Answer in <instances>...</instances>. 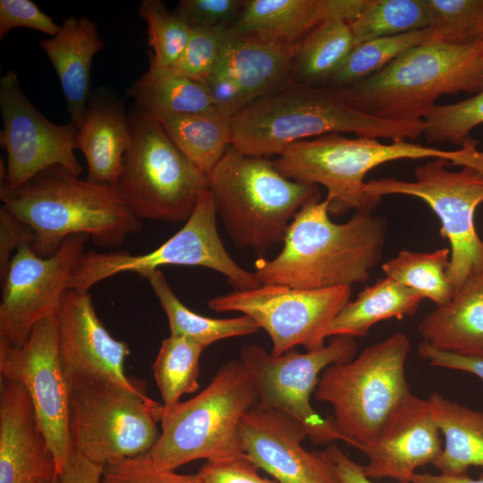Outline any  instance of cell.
Listing matches in <instances>:
<instances>
[{
	"label": "cell",
	"instance_id": "6da1fadb",
	"mask_svg": "<svg viewBox=\"0 0 483 483\" xmlns=\"http://www.w3.org/2000/svg\"><path fill=\"white\" fill-rule=\"evenodd\" d=\"M387 227L386 217L366 212L334 223L327 201L311 199L292 219L280 253L255 261L256 276L261 284L302 290L365 283L381 261Z\"/></svg>",
	"mask_w": 483,
	"mask_h": 483
},
{
	"label": "cell",
	"instance_id": "7a4b0ae2",
	"mask_svg": "<svg viewBox=\"0 0 483 483\" xmlns=\"http://www.w3.org/2000/svg\"><path fill=\"white\" fill-rule=\"evenodd\" d=\"M231 146L250 157L278 155L291 144L331 133L391 140H416L422 120H384L351 106L336 89L292 84L258 98L230 120Z\"/></svg>",
	"mask_w": 483,
	"mask_h": 483
},
{
	"label": "cell",
	"instance_id": "3957f363",
	"mask_svg": "<svg viewBox=\"0 0 483 483\" xmlns=\"http://www.w3.org/2000/svg\"><path fill=\"white\" fill-rule=\"evenodd\" d=\"M0 199L33 230L30 247L39 257L53 255L72 234L114 249L142 229L115 186L82 180L62 165L46 168L15 191L0 185Z\"/></svg>",
	"mask_w": 483,
	"mask_h": 483
},
{
	"label": "cell",
	"instance_id": "277c9868",
	"mask_svg": "<svg viewBox=\"0 0 483 483\" xmlns=\"http://www.w3.org/2000/svg\"><path fill=\"white\" fill-rule=\"evenodd\" d=\"M368 137L326 134L296 141L274 161L286 178L306 184H321L326 191L328 212L342 216L350 210L373 213L381 199L364 191L366 174L377 165L399 159L445 158L452 165L483 171V151L470 137L460 148L445 150L406 140L385 144Z\"/></svg>",
	"mask_w": 483,
	"mask_h": 483
},
{
	"label": "cell",
	"instance_id": "5b68a950",
	"mask_svg": "<svg viewBox=\"0 0 483 483\" xmlns=\"http://www.w3.org/2000/svg\"><path fill=\"white\" fill-rule=\"evenodd\" d=\"M335 89L368 114L395 122L422 120L444 94L483 90V38L420 45L372 76Z\"/></svg>",
	"mask_w": 483,
	"mask_h": 483
},
{
	"label": "cell",
	"instance_id": "8992f818",
	"mask_svg": "<svg viewBox=\"0 0 483 483\" xmlns=\"http://www.w3.org/2000/svg\"><path fill=\"white\" fill-rule=\"evenodd\" d=\"M216 214L237 249L263 255L284 242L289 225L318 185L284 177L274 162L250 157L230 146L207 174Z\"/></svg>",
	"mask_w": 483,
	"mask_h": 483
},
{
	"label": "cell",
	"instance_id": "52a82bcc",
	"mask_svg": "<svg viewBox=\"0 0 483 483\" xmlns=\"http://www.w3.org/2000/svg\"><path fill=\"white\" fill-rule=\"evenodd\" d=\"M258 403L255 382L238 359L225 363L196 396L162 409L160 436L148 452L156 467L175 469L195 460L244 454L239 437L243 415Z\"/></svg>",
	"mask_w": 483,
	"mask_h": 483
},
{
	"label": "cell",
	"instance_id": "ba28073f",
	"mask_svg": "<svg viewBox=\"0 0 483 483\" xmlns=\"http://www.w3.org/2000/svg\"><path fill=\"white\" fill-rule=\"evenodd\" d=\"M410 347L407 335L395 333L323 370L315 398L332 405L346 444L360 450L371 443L411 394L405 375Z\"/></svg>",
	"mask_w": 483,
	"mask_h": 483
},
{
	"label": "cell",
	"instance_id": "9c48e42d",
	"mask_svg": "<svg viewBox=\"0 0 483 483\" xmlns=\"http://www.w3.org/2000/svg\"><path fill=\"white\" fill-rule=\"evenodd\" d=\"M129 123L131 143L115 186L123 199L140 220L186 222L208 184L207 174L148 111L139 107Z\"/></svg>",
	"mask_w": 483,
	"mask_h": 483
},
{
	"label": "cell",
	"instance_id": "30bf717a",
	"mask_svg": "<svg viewBox=\"0 0 483 483\" xmlns=\"http://www.w3.org/2000/svg\"><path fill=\"white\" fill-rule=\"evenodd\" d=\"M69 386L73 451L104 466L148 453L157 442L163 404L144 392L102 380H76Z\"/></svg>",
	"mask_w": 483,
	"mask_h": 483
},
{
	"label": "cell",
	"instance_id": "8fae6325",
	"mask_svg": "<svg viewBox=\"0 0 483 483\" xmlns=\"http://www.w3.org/2000/svg\"><path fill=\"white\" fill-rule=\"evenodd\" d=\"M450 161L430 158L415 170V181L381 178L365 182L369 195L381 199L400 194L424 200L441 222L440 234L450 242L447 277L455 293L470 277L483 272V241L474 225V213L483 202V171L462 166L447 169Z\"/></svg>",
	"mask_w": 483,
	"mask_h": 483
},
{
	"label": "cell",
	"instance_id": "7c38bea8",
	"mask_svg": "<svg viewBox=\"0 0 483 483\" xmlns=\"http://www.w3.org/2000/svg\"><path fill=\"white\" fill-rule=\"evenodd\" d=\"M216 209L208 184L183 226L154 250L132 255L124 250L85 251L74 269L70 288L86 292L108 277L124 272L140 275L163 266L203 267L227 277L235 290L261 285L255 272L241 267L228 254L216 228Z\"/></svg>",
	"mask_w": 483,
	"mask_h": 483
},
{
	"label": "cell",
	"instance_id": "4fadbf2b",
	"mask_svg": "<svg viewBox=\"0 0 483 483\" xmlns=\"http://www.w3.org/2000/svg\"><path fill=\"white\" fill-rule=\"evenodd\" d=\"M351 336H335L327 345L304 353L295 348L279 356L257 344H245L239 360L251 375L258 403L282 411L298 420L315 445L345 442L331 418H323L310 404L319 374L327 367L351 361L357 351Z\"/></svg>",
	"mask_w": 483,
	"mask_h": 483
},
{
	"label": "cell",
	"instance_id": "5bb4252c",
	"mask_svg": "<svg viewBox=\"0 0 483 483\" xmlns=\"http://www.w3.org/2000/svg\"><path fill=\"white\" fill-rule=\"evenodd\" d=\"M0 375L19 383L28 393L60 476L73 446L70 386L58 354L55 312L41 319L23 344L15 346L0 340Z\"/></svg>",
	"mask_w": 483,
	"mask_h": 483
},
{
	"label": "cell",
	"instance_id": "9a60e30c",
	"mask_svg": "<svg viewBox=\"0 0 483 483\" xmlns=\"http://www.w3.org/2000/svg\"><path fill=\"white\" fill-rule=\"evenodd\" d=\"M352 287L302 290L281 284H261L211 298L209 309L242 312L270 336L271 354L279 356L298 345L307 351L325 346L324 327L350 301Z\"/></svg>",
	"mask_w": 483,
	"mask_h": 483
},
{
	"label": "cell",
	"instance_id": "2e32d148",
	"mask_svg": "<svg viewBox=\"0 0 483 483\" xmlns=\"http://www.w3.org/2000/svg\"><path fill=\"white\" fill-rule=\"evenodd\" d=\"M89 238L70 235L45 258L30 245L16 250L2 281L0 340L20 346L41 319L55 312Z\"/></svg>",
	"mask_w": 483,
	"mask_h": 483
},
{
	"label": "cell",
	"instance_id": "e0dca14e",
	"mask_svg": "<svg viewBox=\"0 0 483 483\" xmlns=\"http://www.w3.org/2000/svg\"><path fill=\"white\" fill-rule=\"evenodd\" d=\"M0 143L7 153L0 185L18 190L53 165H62L80 176L82 168L74 155L79 128L71 122L59 125L47 119L25 96L13 70L0 78Z\"/></svg>",
	"mask_w": 483,
	"mask_h": 483
},
{
	"label": "cell",
	"instance_id": "ac0fdd59",
	"mask_svg": "<svg viewBox=\"0 0 483 483\" xmlns=\"http://www.w3.org/2000/svg\"><path fill=\"white\" fill-rule=\"evenodd\" d=\"M239 437L245 456L279 483H343L324 451L301 445L303 425L282 411L258 403L242 418Z\"/></svg>",
	"mask_w": 483,
	"mask_h": 483
},
{
	"label": "cell",
	"instance_id": "d6986e66",
	"mask_svg": "<svg viewBox=\"0 0 483 483\" xmlns=\"http://www.w3.org/2000/svg\"><path fill=\"white\" fill-rule=\"evenodd\" d=\"M55 315L58 354L68 383L102 380L143 392L124 372L128 344L108 333L95 311L89 292L68 289Z\"/></svg>",
	"mask_w": 483,
	"mask_h": 483
},
{
	"label": "cell",
	"instance_id": "ffe728a7",
	"mask_svg": "<svg viewBox=\"0 0 483 483\" xmlns=\"http://www.w3.org/2000/svg\"><path fill=\"white\" fill-rule=\"evenodd\" d=\"M441 432L427 400L411 394L390 416L375 439L360 448L369 479L385 478L411 483L415 470L432 462L443 450Z\"/></svg>",
	"mask_w": 483,
	"mask_h": 483
},
{
	"label": "cell",
	"instance_id": "44dd1931",
	"mask_svg": "<svg viewBox=\"0 0 483 483\" xmlns=\"http://www.w3.org/2000/svg\"><path fill=\"white\" fill-rule=\"evenodd\" d=\"M58 477L28 393L1 377L0 483H43Z\"/></svg>",
	"mask_w": 483,
	"mask_h": 483
},
{
	"label": "cell",
	"instance_id": "7402d4cb",
	"mask_svg": "<svg viewBox=\"0 0 483 483\" xmlns=\"http://www.w3.org/2000/svg\"><path fill=\"white\" fill-rule=\"evenodd\" d=\"M297 46L228 29L214 71L233 80L249 105L291 83Z\"/></svg>",
	"mask_w": 483,
	"mask_h": 483
},
{
	"label": "cell",
	"instance_id": "603a6c76",
	"mask_svg": "<svg viewBox=\"0 0 483 483\" xmlns=\"http://www.w3.org/2000/svg\"><path fill=\"white\" fill-rule=\"evenodd\" d=\"M365 0H250L229 27L233 33H251L299 44L324 21H352Z\"/></svg>",
	"mask_w": 483,
	"mask_h": 483
},
{
	"label": "cell",
	"instance_id": "cb8c5ba5",
	"mask_svg": "<svg viewBox=\"0 0 483 483\" xmlns=\"http://www.w3.org/2000/svg\"><path fill=\"white\" fill-rule=\"evenodd\" d=\"M39 44L58 75L71 123L80 129L87 113L92 59L105 46L97 24L87 17L67 18L55 36Z\"/></svg>",
	"mask_w": 483,
	"mask_h": 483
},
{
	"label": "cell",
	"instance_id": "d4e9b609",
	"mask_svg": "<svg viewBox=\"0 0 483 483\" xmlns=\"http://www.w3.org/2000/svg\"><path fill=\"white\" fill-rule=\"evenodd\" d=\"M433 348L483 359V277L469 278L447 303L436 306L418 325Z\"/></svg>",
	"mask_w": 483,
	"mask_h": 483
},
{
	"label": "cell",
	"instance_id": "484cf974",
	"mask_svg": "<svg viewBox=\"0 0 483 483\" xmlns=\"http://www.w3.org/2000/svg\"><path fill=\"white\" fill-rule=\"evenodd\" d=\"M130 143L129 119L122 105L111 98L95 97L88 105L77 135V148L87 160L88 180L116 186Z\"/></svg>",
	"mask_w": 483,
	"mask_h": 483
},
{
	"label": "cell",
	"instance_id": "4316f807",
	"mask_svg": "<svg viewBox=\"0 0 483 483\" xmlns=\"http://www.w3.org/2000/svg\"><path fill=\"white\" fill-rule=\"evenodd\" d=\"M428 402L444 436L443 450L432 465L443 475H467L471 466L483 467V411H476L431 394Z\"/></svg>",
	"mask_w": 483,
	"mask_h": 483
},
{
	"label": "cell",
	"instance_id": "83f0119b",
	"mask_svg": "<svg viewBox=\"0 0 483 483\" xmlns=\"http://www.w3.org/2000/svg\"><path fill=\"white\" fill-rule=\"evenodd\" d=\"M422 300L414 291L386 276L348 301L324 327L319 338L325 343L329 336H365L379 321L415 314Z\"/></svg>",
	"mask_w": 483,
	"mask_h": 483
},
{
	"label": "cell",
	"instance_id": "f1b7e54d",
	"mask_svg": "<svg viewBox=\"0 0 483 483\" xmlns=\"http://www.w3.org/2000/svg\"><path fill=\"white\" fill-rule=\"evenodd\" d=\"M149 113L158 121L174 145L206 174L231 146V119L219 113Z\"/></svg>",
	"mask_w": 483,
	"mask_h": 483
},
{
	"label": "cell",
	"instance_id": "f546056e",
	"mask_svg": "<svg viewBox=\"0 0 483 483\" xmlns=\"http://www.w3.org/2000/svg\"><path fill=\"white\" fill-rule=\"evenodd\" d=\"M141 276L148 281L167 317L170 335L187 338L206 348L219 340L250 335L259 329L256 321L247 315L211 318L193 312L180 301L159 269Z\"/></svg>",
	"mask_w": 483,
	"mask_h": 483
},
{
	"label": "cell",
	"instance_id": "4dcf8cb0",
	"mask_svg": "<svg viewBox=\"0 0 483 483\" xmlns=\"http://www.w3.org/2000/svg\"><path fill=\"white\" fill-rule=\"evenodd\" d=\"M128 93L140 108L148 112L219 113L204 83L151 63L148 72L129 89Z\"/></svg>",
	"mask_w": 483,
	"mask_h": 483
},
{
	"label": "cell",
	"instance_id": "1f68e13d",
	"mask_svg": "<svg viewBox=\"0 0 483 483\" xmlns=\"http://www.w3.org/2000/svg\"><path fill=\"white\" fill-rule=\"evenodd\" d=\"M353 47L354 37L348 21L322 22L298 44L291 83L326 85Z\"/></svg>",
	"mask_w": 483,
	"mask_h": 483
},
{
	"label": "cell",
	"instance_id": "d6a6232c",
	"mask_svg": "<svg viewBox=\"0 0 483 483\" xmlns=\"http://www.w3.org/2000/svg\"><path fill=\"white\" fill-rule=\"evenodd\" d=\"M433 41L439 39L435 30L428 27L359 44L324 86L341 88L356 83L380 72L409 50Z\"/></svg>",
	"mask_w": 483,
	"mask_h": 483
},
{
	"label": "cell",
	"instance_id": "836d02e7",
	"mask_svg": "<svg viewBox=\"0 0 483 483\" xmlns=\"http://www.w3.org/2000/svg\"><path fill=\"white\" fill-rule=\"evenodd\" d=\"M450 255L448 248L432 252L402 250L384 263L382 269L386 277L440 306L455 295V289L446 275Z\"/></svg>",
	"mask_w": 483,
	"mask_h": 483
},
{
	"label": "cell",
	"instance_id": "e575fe53",
	"mask_svg": "<svg viewBox=\"0 0 483 483\" xmlns=\"http://www.w3.org/2000/svg\"><path fill=\"white\" fill-rule=\"evenodd\" d=\"M204 349L181 336L169 335L162 341L152 369L164 410L199 388V358Z\"/></svg>",
	"mask_w": 483,
	"mask_h": 483
},
{
	"label": "cell",
	"instance_id": "d590c367",
	"mask_svg": "<svg viewBox=\"0 0 483 483\" xmlns=\"http://www.w3.org/2000/svg\"><path fill=\"white\" fill-rule=\"evenodd\" d=\"M354 47L363 42L429 27L423 0H365L349 22Z\"/></svg>",
	"mask_w": 483,
	"mask_h": 483
},
{
	"label": "cell",
	"instance_id": "8d00e7d4",
	"mask_svg": "<svg viewBox=\"0 0 483 483\" xmlns=\"http://www.w3.org/2000/svg\"><path fill=\"white\" fill-rule=\"evenodd\" d=\"M139 15L148 27V45L152 49L149 63L172 65L182 55L191 34V28L160 0H143Z\"/></svg>",
	"mask_w": 483,
	"mask_h": 483
},
{
	"label": "cell",
	"instance_id": "74e56055",
	"mask_svg": "<svg viewBox=\"0 0 483 483\" xmlns=\"http://www.w3.org/2000/svg\"><path fill=\"white\" fill-rule=\"evenodd\" d=\"M422 121L423 134L428 142L462 146L470 132L483 123V90L453 104L436 105Z\"/></svg>",
	"mask_w": 483,
	"mask_h": 483
},
{
	"label": "cell",
	"instance_id": "f35d334b",
	"mask_svg": "<svg viewBox=\"0 0 483 483\" xmlns=\"http://www.w3.org/2000/svg\"><path fill=\"white\" fill-rule=\"evenodd\" d=\"M439 41L467 43L482 38L483 0H423Z\"/></svg>",
	"mask_w": 483,
	"mask_h": 483
},
{
	"label": "cell",
	"instance_id": "ab89813d",
	"mask_svg": "<svg viewBox=\"0 0 483 483\" xmlns=\"http://www.w3.org/2000/svg\"><path fill=\"white\" fill-rule=\"evenodd\" d=\"M229 27L191 29L183 52L167 67L178 74L205 83L217 64Z\"/></svg>",
	"mask_w": 483,
	"mask_h": 483
},
{
	"label": "cell",
	"instance_id": "60d3db41",
	"mask_svg": "<svg viewBox=\"0 0 483 483\" xmlns=\"http://www.w3.org/2000/svg\"><path fill=\"white\" fill-rule=\"evenodd\" d=\"M100 483H202L197 474L158 469L148 453L114 460L102 468Z\"/></svg>",
	"mask_w": 483,
	"mask_h": 483
},
{
	"label": "cell",
	"instance_id": "b9f144b4",
	"mask_svg": "<svg viewBox=\"0 0 483 483\" xmlns=\"http://www.w3.org/2000/svg\"><path fill=\"white\" fill-rule=\"evenodd\" d=\"M244 4L240 0H181L174 13L191 29H212L231 26Z\"/></svg>",
	"mask_w": 483,
	"mask_h": 483
},
{
	"label": "cell",
	"instance_id": "7bdbcfd3",
	"mask_svg": "<svg viewBox=\"0 0 483 483\" xmlns=\"http://www.w3.org/2000/svg\"><path fill=\"white\" fill-rule=\"evenodd\" d=\"M23 27L41 31L50 37L56 35L59 25L30 0L0 1V38L11 30Z\"/></svg>",
	"mask_w": 483,
	"mask_h": 483
},
{
	"label": "cell",
	"instance_id": "ee69618b",
	"mask_svg": "<svg viewBox=\"0 0 483 483\" xmlns=\"http://www.w3.org/2000/svg\"><path fill=\"white\" fill-rule=\"evenodd\" d=\"M256 467L246 456L207 461L198 472L202 483H279L259 476Z\"/></svg>",
	"mask_w": 483,
	"mask_h": 483
},
{
	"label": "cell",
	"instance_id": "f6af8a7d",
	"mask_svg": "<svg viewBox=\"0 0 483 483\" xmlns=\"http://www.w3.org/2000/svg\"><path fill=\"white\" fill-rule=\"evenodd\" d=\"M35 242L33 230L5 207L0 208V278L4 280L13 254Z\"/></svg>",
	"mask_w": 483,
	"mask_h": 483
},
{
	"label": "cell",
	"instance_id": "bcb514c9",
	"mask_svg": "<svg viewBox=\"0 0 483 483\" xmlns=\"http://www.w3.org/2000/svg\"><path fill=\"white\" fill-rule=\"evenodd\" d=\"M418 352L431 366L469 372L483 380V359L438 351L425 341L418 345Z\"/></svg>",
	"mask_w": 483,
	"mask_h": 483
},
{
	"label": "cell",
	"instance_id": "7dc6e473",
	"mask_svg": "<svg viewBox=\"0 0 483 483\" xmlns=\"http://www.w3.org/2000/svg\"><path fill=\"white\" fill-rule=\"evenodd\" d=\"M102 468L74 451L58 477V483H100Z\"/></svg>",
	"mask_w": 483,
	"mask_h": 483
},
{
	"label": "cell",
	"instance_id": "c3c4849f",
	"mask_svg": "<svg viewBox=\"0 0 483 483\" xmlns=\"http://www.w3.org/2000/svg\"><path fill=\"white\" fill-rule=\"evenodd\" d=\"M324 452L335 464L343 483H373L365 476L362 466L352 460L337 445L331 444Z\"/></svg>",
	"mask_w": 483,
	"mask_h": 483
},
{
	"label": "cell",
	"instance_id": "681fc988",
	"mask_svg": "<svg viewBox=\"0 0 483 483\" xmlns=\"http://www.w3.org/2000/svg\"><path fill=\"white\" fill-rule=\"evenodd\" d=\"M411 483H483V477L472 479L468 475L450 476L440 473L415 472L411 477Z\"/></svg>",
	"mask_w": 483,
	"mask_h": 483
},
{
	"label": "cell",
	"instance_id": "f907efd6",
	"mask_svg": "<svg viewBox=\"0 0 483 483\" xmlns=\"http://www.w3.org/2000/svg\"><path fill=\"white\" fill-rule=\"evenodd\" d=\"M43 483H58V478L54 479V480L46 481V482H43Z\"/></svg>",
	"mask_w": 483,
	"mask_h": 483
},
{
	"label": "cell",
	"instance_id": "816d5d0a",
	"mask_svg": "<svg viewBox=\"0 0 483 483\" xmlns=\"http://www.w3.org/2000/svg\"><path fill=\"white\" fill-rule=\"evenodd\" d=\"M482 38H483V30H482Z\"/></svg>",
	"mask_w": 483,
	"mask_h": 483
},
{
	"label": "cell",
	"instance_id": "f5cc1de1",
	"mask_svg": "<svg viewBox=\"0 0 483 483\" xmlns=\"http://www.w3.org/2000/svg\"><path fill=\"white\" fill-rule=\"evenodd\" d=\"M482 275V277H483V272H482V275Z\"/></svg>",
	"mask_w": 483,
	"mask_h": 483
}]
</instances>
